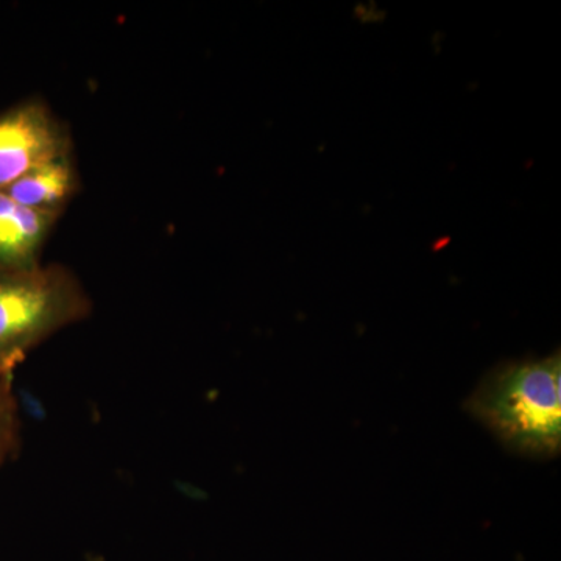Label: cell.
<instances>
[{
    "label": "cell",
    "mask_w": 561,
    "mask_h": 561,
    "mask_svg": "<svg viewBox=\"0 0 561 561\" xmlns=\"http://www.w3.org/2000/svg\"><path fill=\"white\" fill-rule=\"evenodd\" d=\"M21 424L10 376H0V467L20 448Z\"/></svg>",
    "instance_id": "obj_6"
},
{
    "label": "cell",
    "mask_w": 561,
    "mask_h": 561,
    "mask_svg": "<svg viewBox=\"0 0 561 561\" xmlns=\"http://www.w3.org/2000/svg\"><path fill=\"white\" fill-rule=\"evenodd\" d=\"M465 409L511 451L553 459L561 448V357L504 362L485 375Z\"/></svg>",
    "instance_id": "obj_1"
},
{
    "label": "cell",
    "mask_w": 561,
    "mask_h": 561,
    "mask_svg": "<svg viewBox=\"0 0 561 561\" xmlns=\"http://www.w3.org/2000/svg\"><path fill=\"white\" fill-rule=\"evenodd\" d=\"M72 153L65 122L39 99L0 113V191L44 162Z\"/></svg>",
    "instance_id": "obj_3"
},
{
    "label": "cell",
    "mask_w": 561,
    "mask_h": 561,
    "mask_svg": "<svg viewBox=\"0 0 561 561\" xmlns=\"http://www.w3.org/2000/svg\"><path fill=\"white\" fill-rule=\"evenodd\" d=\"M90 312L87 290L62 265L0 271V376L11 378L33 348Z\"/></svg>",
    "instance_id": "obj_2"
},
{
    "label": "cell",
    "mask_w": 561,
    "mask_h": 561,
    "mask_svg": "<svg viewBox=\"0 0 561 561\" xmlns=\"http://www.w3.org/2000/svg\"><path fill=\"white\" fill-rule=\"evenodd\" d=\"M80 176L72 153L44 162L11 184L7 194L14 202L41 213L62 216L79 194Z\"/></svg>",
    "instance_id": "obj_5"
},
{
    "label": "cell",
    "mask_w": 561,
    "mask_h": 561,
    "mask_svg": "<svg viewBox=\"0 0 561 561\" xmlns=\"http://www.w3.org/2000/svg\"><path fill=\"white\" fill-rule=\"evenodd\" d=\"M60 217L27 208L0 191V271L38 268L41 254Z\"/></svg>",
    "instance_id": "obj_4"
}]
</instances>
